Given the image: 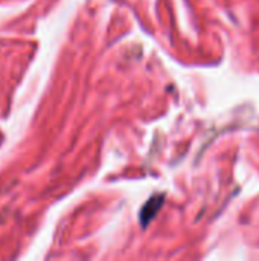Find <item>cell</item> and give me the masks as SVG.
I'll list each match as a JSON object with an SVG mask.
<instances>
[{
	"label": "cell",
	"instance_id": "cell-1",
	"mask_svg": "<svg viewBox=\"0 0 259 261\" xmlns=\"http://www.w3.org/2000/svg\"><path fill=\"white\" fill-rule=\"evenodd\" d=\"M162 205H163V196H156L145 203V206L140 211V223L143 228L147 225H150V222L156 217V214L159 213Z\"/></svg>",
	"mask_w": 259,
	"mask_h": 261
}]
</instances>
